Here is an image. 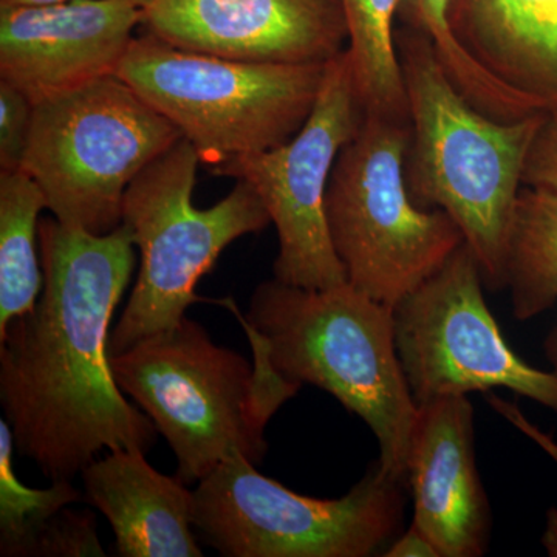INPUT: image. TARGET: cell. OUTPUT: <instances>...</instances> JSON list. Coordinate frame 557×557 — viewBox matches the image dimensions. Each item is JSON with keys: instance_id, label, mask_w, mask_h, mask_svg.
I'll return each instance as SVG.
<instances>
[{"instance_id": "cell-1", "label": "cell", "mask_w": 557, "mask_h": 557, "mask_svg": "<svg viewBox=\"0 0 557 557\" xmlns=\"http://www.w3.org/2000/svg\"><path fill=\"white\" fill-rule=\"evenodd\" d=\"M39 255L38 302L0 333V405L17 454L73 482L101 453L146 454L159 435L110 368V322L137 258L123 223L98 236L53 215L39 220Z\"/></svg>"}, {"instance_id": "cell-22", "label": "cell", "mask_w": 557, "mask_h": 557, "mask_svg": "<svg viewBox=\"0 0 557 557\" xmlns=\"http://www.w3.org/2000/svg\"><path fill=\"white\" fill-rule=\"evenodd\" d=\"M94 512L61 509L33 542L28 557H104Z\"/></svg>"}, {"instance_id": "cell-26", "label": "cell", "mask_w": 557, "mask_h": 557, "mask_svg": "<svg viewBox=\"0 0 557 557\" xmlns=\"http://www.w3.org/2000/svg\"><path fill=\"white\" fill-rule=\"evenodd\" d=\"M384 557H442L434 542L417 525H410L405 534L392 542Z\"/></svg>"}, {"instance_id": "cell-23", "label": "cell", "mask_w": 557, "mask_h": 557, "mask_svg": "<svg viewBox=\"0 0 557 557\" xmlns=\"http://www.w3.org/2000/svg\"><path fill=\"white\" fill-rule=\"evenodd\" d=\"M35 104L30 98L0 79V171L21 170L30 139Z\"/></svg>"}, {"instance_id": "cell-21", "label": "cell", "mask_w": 557, "mask_h": 557, "mask_svg": "<svg viewBox=\"0 0 557 557\" xmlns=\"http://www.w3.org/2000/svg\"><path fill=\"white\" fill-rule=\"evenodd\" d=\"M13 432L0 420V556L28 557L35 539L61 509L79 500L72 480L51 482L47 490L25 486L13 468Z\"/></svg>"}, {"instance_id": "cell-5", "label": "cell", "mask_w": 557, "mask_h": 557, "mask_svg": "<svg viewBox=\"0 0 557 557\" xmlns=\"http://www.w3.org/2000/svg\"><path fill=\"white\" fill-rule=\"evenodd\" d=\"M325 64L228 60L134 38L116 76L159 110L209 170L288 141L321 90Z\"/></svg>"}, {"instance_id": "cell-28", "label": "cell", "mask_w": 557, "mask_h": 557, "mask_svg": "<svg viewBox=\"0 0 557 557\" xmlns=\"http://www.w3.org/2000/svg\"><path fill=\"white\" fill-rule=\"evenodd\" d=\"M70 2V0H0V3L5 5H51V3ZM129 2L137 3L143 10L148 9L153 0H129Z\"/></svg>"}, {"instance_id": "cell-9", "label": "cell", "mask_w": 557, "mask_h": 557, "mask_svg": "<svg viewBox=\"0 0 557 557\" xmlns=\"http://www.w3.org/2000/svg\"><path fill=\"white\" fill-rule=\"evenodd\" d=\"M406 486L375 461L346 496H300L233 457L197 483L194 530L225 557H369L398 533Z\"/></svg>"}, {"instance_id": "cell-15", "label": "cell", "mask_w": 557, "mask_h": 557, "mask_svg": "<svg viewBox=\"0 0 557 557\" xmlns=\"http://www.w3.org/2000/svg\"><path fill=\"white\" fill-rule=\"evenodd\" d=\"M461 49L527 110L557 116V0H453Z\"/></svg>"}, {"instance_id": "cell-4", "label": "cell", "mask_w": 557, "mask_h": 557, "mask_svg": "<svg viewBox=\"0 0 557 557\" xmlns=\"http://www.w3.org/2000/svg\"><path fill=\"white\" fill-rule=\"evenodd\" d=\"M226 306L284 379L322 388L361 418L379 442L381 468L408 482L418 405L399 362L392 307L348 282L310 289L277 278L255 289L245 317Z\"/></svg>"}, {"instance_id": "cell-20", "label": "cell", "mask_w": 557, "mask_h": 557, "mask_svg": "<svg viewBox=\"0 0 557 557\" xmlns=\"http://www.w3.org/2000/svg\"><path fill=\"white\" fill-rule=\"evenodd\" d=\"M450 5L453 0H401L398 20L434 46L454 86L480 112L500 121L523 119L525 109L498 87L457 42L450 25Z\"/></svg>"}, {"instance_id": "cell-27", "label": "cell", "mask_w": 557, "mask_h": 557, "mask_svg": "<svg viewBox=\"0 0 557 557\" xmlns=\"http://www.w3.org/2000/svg\"><path fill=\"white\" fill-rule=\"evenodd\" d=\"M542 545L547 549L548 556L557 557V508L548 511L547 523L542 534Z\"/></svg>"}, {"instance_id": "cell-14", "label": "cell", "mask_w": 557, "mask_h": 557, "mask_svg": "<svg viewBox=\"0 0 557 557\" xmlns=\"http://www.w3.org/2000/svg\"><path fill=\"white\" fill-rule=\"evenodd\" d=\"M408 486L412 523L434 542L440 556L485 555L491 508L475 460L474 408L467 395L418 405Z\"/></svg>"}, {"instance_id": "cell-3", "label": "cell", "mask_w": 557, "mask_h": 557, "mask_svg": "<svg viewBox=\"0 0 557 557\" xmlns=\"http://www.w3.org/2000/svg\"><path fill=\"white\" fill-rule=\"evenodd\" d=\"M244 327L252 362L218 346L188 317L175 327L110 355L113 379L166 438L186 485L208 478L223 461L262 463L267 426L300 384L271 366L265 348Z\"/></svg>"}, {"instance_id": "cell-10", "label": "cell", "mask_w": 557, "mask_h": 557, "mask_svg": "<svg viewBox=\"0 0 557 557\" xmlns=\"http://www.w3.org/2000/svg\"><path fill=\"white\" fill-rule=\"evenodd\" d=\"M467 244L394 307L395 343L417 405L504 387L555 410L557 373L527 364L509 347L483 295Z\"/></svg>"}, {"instance_id": "cell-7", "label": "cell", "mask_w": 557, "mask_h": 557, "mask_svg": "<svg viewBox=\"0 0 557 557\" xmlns=\"http://www.w3.org/2000/svg\"><path fill=\"white\" fill-rule=\"evenodd\" d=\"M197 150L185 138L150 163L126 190L121 223L141 255L137 282L119 324L110 332L109 354L175 327L190 306L201 277L214 269L233 242L271 225L267 208L244 180L212 207H194Z\"/></svg>"}, {"instance_id": "cell-11", "label": "cell", "mask_w": 557, "mask_h": 557, "mask_svg": "<svg viewBox=\"0 0 557 557\" xmlns=\"http://www.w3.org/2000/svg\"><path fill=\"white\" fill-rule=\"evenodd\" d=\"M362 115L346 49L325 64L314 108L288 141L211 171L244 180L262 200L277 233L273 271L278 282L310 289L347 284L330 239L325 196L335 161L357 134Z\"/></svg>"}, {"instance_id": "cell-19", "label": "cell", "mask_w": 557, "mask_h": 557, "mask_svg": "<svg viewBox=\"0 0 557 557\" xmlns=\"http://www.w3.org/2000/svg\"><path fill=\"white\" fill-rule=\"evenodd\" d=\"M346 14L351 70L366 113L410 121L395 20L401 0H341Z\"/></svg>"}, {"instance_id": "cell-17", "label": "cell", "mask_w": 557, "mask_h": 557, "mask_svg": "<svg viewBox=\"0 0 557 557\" xmlns=\"http://www.w3.org/2000/svg\"><path fill=\"white\" fill-rule=\"evenodd\" d=\"M512 317L528 321L557 302V193L522 186L507 245Z\"/></svg>"}, {"instance_id": "cell-6", "label": "cell", "mask_w": 557, "mask_h": 557, "mask_svg": "<svg viewBox=\"0 0 557 557\" xmlns=\"http://www.w3.org/2000/svg\"><path fill=\"white\" fill-rule=\"evenodd\" d=\"M409 143L410 121L364 112L325 196L330 239L348 284L392 309L465 244L446 212L410 197Z\"/></svg>"}, {"instance_id": "cell-12", "label": "cell", "mask_w": 557, "mask_h": 557, "mask_svg": "<svg viewBox=\"0 0 557 557\" xmlns=\"http://www.w3.org/2000/svg\"><path fill=\"white\" fill-rule=\"evenodd\" d=\"M143 27L177 49L274 64H324L348 42L341 0H153Z\"/></svg>"}, {"instance_id": "cell-2", "label": "cell", "mask_w": 557, "mask_h": 557, "mask_svg": "<svg viewBox=\"0 0 557 557\" xmlns=\"http://www.w3.org/2000/svg\"><path fill=\"white\" fill-rule=\"evenodd\" d=\"M395 40L409 101L410 197L446 212L478 258L486 287L507 288L509 225L528 153L547 116L491 119L454 86L423 35L403 27Z\"/></svg>"}, {"instance_id": "cell-18", "label": "cell", "mask_w": 557, "mask_h": 557, "mask_svg": "<svg viewBox=\"0 0 557 557\" xmlns=\"http://www.w3.org/2000/svg\"><path fill=\"white\" fill-rule=\"evenodd\" d=\"M46 197L22 170L0 171V333L35 309L42 292L39 215Z\"/></svg>"}, {"instance_id": "cell-29", "label": "cell", "mask_w": 557, "mask_h": 557, "mask_svg": "<svg viewBox=\"0 0 557 557\" xmlns=\"http://www.w3.org/2000/svg\"><path fill=\"white\" fill-rule=\"evenodd\" d=\"M545 351H547L549 362H552L557 373V325L553 329V332L549 333L547 341H545Z\"/></svg>"}, {"instance_id": "cell-24", "label": "cell", "mask_w": 557, "mask_h": 557, "mask_svg": "<svg viewBox=\"0 0 557 557\" xmlns=\"http://www.w3.org/2000/svg\"><path fill=\"white\" fill-rule=\"evenodd\" d=\"M523 186L557 193V116H547L528 153Z\"/></svg>"}, {"instance_id": "cell-8", "label": "cell", "mask_w": 557, "mask_h": 557, "mask_svg": "<svg viewBox=\"0 0 557 557\" xmlns=\"http://www.w3.org/2000/svg\"><path fill=\"white\" fill-rule=\"evenodd\" d=\"M182 134L120 76L35 104L21 170L62 225L87 233L119 228L131 183Z\"/></svg>"}, {"instance_id": "cell-16", "label": "cell", "mask_w": 557, "mask_h": 557, "mask_svg": "<svg viewBox=\"0 0 557 557\" xmlns=\"http://www.w3.org/2000/svg\"><path fill=\"white\" fill-rule=\"evenodd\" d=\"M84 498L108 519L121 557H201L194 490L138 449L109 450L81 472Z\"/></svg>"}, {"instance_id": "cell-13", "label": "cell", "mask_w": 557, "mask_h": 557, "mask_svg": "<svg viewBox=\"0 0 557 557\" xmlns=\"http://www.w3.org/2000/svg\"><path fill=\"white\" fill-rule=\"evenodd\" d=\"M143 9L129 0L0 3V79L33 104L116 75Z\"/></svg>"}, {"instance_id": "cell-25", "label": "cell", "mask_w": 557, "mask_h": 557, "mask_svg": "<svg viewBox=\"0 0 557 557\" xmlns=\"http://www.w3.org/2000/svg\"><path fill=\"white\" fill-rule=\"evenodd\" d=\"M486 401L490 403L491 408L496 410L498 416L504 417L508 423H511L523 435H527L531 442L536 443L539 448L547 453L557 465V443L548 434H545L544 431H541L536 424L531 423L518 406L498 397L496 394H487Z\"/></svg>"}]
</instances>
